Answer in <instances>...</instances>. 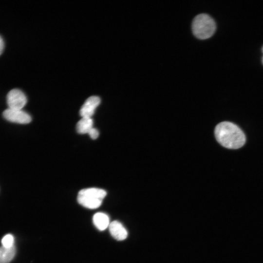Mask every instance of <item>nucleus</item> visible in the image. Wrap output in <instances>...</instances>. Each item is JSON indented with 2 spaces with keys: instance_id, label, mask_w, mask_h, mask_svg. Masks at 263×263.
<instances>
[{
  "instance_id": "obj_1",
  "label": "nucleus",
  "mask_w": 263,
  "mask_h": 263,
  "mask_svg": "<svg viewBox=\"0 0 263 263\" xmlns=\"http://www.w3.org/2000/svg\"><path fill=\"white\" fill-rule=\"evenodd\" d=\"M214 134L218 142L226 148L237 149L245 142V136L242 130L230 122L218 124L215 127Z\"/></svg>"
},
{
  "instance_id": "obj_2",
  "label": "nucleus",
  "mask_w": 263,
  "mask_h": 263,
  "mask_svg": "<svg viewBox=\"0 0 263 263\" xmlns=\"http://www.w3.org/2000/svg\"><path fill=\"white\" fill-rule=\"evenodd\" d=\"M191 28L193 34L200 39H207L214 34L216 25L213 18L206 13L200 14L193 19Z\"/></svg>"
},
{
  "instance_id": "obj_3",
  "label": "nucleus",
  "mask_w": 263,
  "mask_h": 263,
  "mask_svg": "<svg viewBox=\"0 0 263 263\" xmlns=\"http://www.w3.org/2000/svg\"><path fill=\"white\" fill-rule=\"evenodd\" d=\"M107 194L105 190L98 188H88L80 190L77 200L79 204L88 208L95 209L102 204Z\"/></svg>"
},
{
  "instance_id": "obj_4",
  "label": "nucleus",
  "mask_w": 263,
  "mask_h": 263,
  "mask_svg": "<svg viewBox=\"0 0 263 263\" xmlns=\"http://www.w3.org/2000/svg\"><path fill=\"white\" fill-rule=\"evenodd\" d=\"M7 103L8 108L21 110L27 102V98L24 94L20 90H11L7 95Z\"/></svg>"
},
{
  "instance_id": "obj_5",
  "label": "nucleus",
  "mask_w": 263,
  "mask_h": 263,
  "mask_svg": "<svg viewBox=\"0 0 263 263\" xmlns=\"http://www.w3.org/2000/svg\"><path fill=\"white\" fill-rule=\"evenodd\" d=\"M3 116L9 121L19 124H27L32 120L30 115L21 110L8 108L3 112Z\"/></svg>"
},
{
  "instance_id": "obj_6",
  "label": "nucleus",
  "mask_w": 263,
  "mask_h": 263,
  "mask_svg": "<svg viewBox=\"0 0 263 263\" xmlns=\"http://www.w3.org/2000/svg\"><path fill=\"white\" fill-rule=\"evenodd\" d=\"M100 102V99L98 96L89 97L82 106L79 112L80 115L82 117L91 118Z\"/></svg>"
},
{
  "instance_id": "obj_7",
  "label": "nucleus",
  "mask_w": 263,
  "mask_h": 263,
  "mask_svg": "<svg viewBox=\"0 0 263 263\" xmlns=\"http://www.w3.org/2000/svg\"><path fill=\"white\" fill-rule=\"evenodd\" d=\"M109 229L112 237L117 241H123L127 237V230L122 224L117 221L112 222L109 225Z\"/></svg>"
},
{
  "instance_id": "obj_8",
  "label": "nucleus",
  "mask_w": 263,
  "mask_h": 263,
  "mask_svg": "<svg viewBox=\"0 0 263 263\" xmlns=\"http://www.w3.org/2000/svg\"><path fill=\"white\" fill-rule=\"evenodd\" d=\"M94 224L99 230H104L109 226V218L105 213L97 212L95 213L93 218Z\"/></svg>"
},
{
  "instance_id": "obj_9",
  "label": "nucleus",
  "mask_w": 263,
  "mask_h": 263,
  "mask_svg": "<svg viewBox=\"0 0 263 263\" xmlns=\"http://www.w3.org/2000/svg\"><path fill=\"white\" fill-rule=\"evenodd\" d=\"M93 121L92 118L82 117L76 124V131L80 134L88 133L93 128Z\"/></svg>"
},
{
  "instance_id": "obj_10",
  "label": "nucleus",
  "mask_w": 263,
  "mask_h": 263,
  "mask_svg": "<svg viewBox=\"0 0 263 263\" xmlns=\"http://www.w3.org/2000/svg\"><path fill=\"white\" fill-rule=\"evenodd\" d=\"M15 246L11 248L0 247V263H9L15 257L16 254Z\"/></svg>"
},
{
  "instance_id": "obj_11",
  "label": "nucleus",
  "mask_w": 263,
  "mask_h": 263,
  "mask_svg": "<svg viewBox=\"0 0 263 263\" xmlns=\"http://www.w3.org/2000/svg\"><path fill=\"white\" fill-rule=\"evenodd\" d=\"M2 246L6 248H11L14 246V238L10 234L5 235L1 240Z\"/></svg>"
},
{
  "instance_id": "obj_12",
  "label": "nucleus",
  "mask_w": 263,
  "mask_h": 263,
  "mask_svg": "<svg viewBox=\"0 0 263 263\" xmlns=\"http://www.w3.org/2000/svg\"><path fill=\"white\" fill-rule=\"evenodd\" d=\"M92 139H96L99 136V132L96 129L92 128L88 133Z\"/></svg>"
},
{
  "instance_id": "obj_13",
  "label": "nucleus",
  "mask_w": 263,
  "mask_h": 263,
  "mask_svg": "<svg viewBox=\"0 0 263 263\" xmlns=\"http://www.w3.org/2000/svg\"><path fill=\"white\" fill-rule=\"evenodd\" d=\"M4 48V42L2 38L0 36V55L2 53Z\"/></svg>"
},
{
  "instance_id": "obj_14",
  "label": "nucleus",
  "mask_w": 263,
  "mask_h": 263,
  "mask_svg": "<svg viewBox=\"0 0 263 263\" xmlns=\"http://www.w3.org/2000/svg\"></svg>"
}]
</instances>
